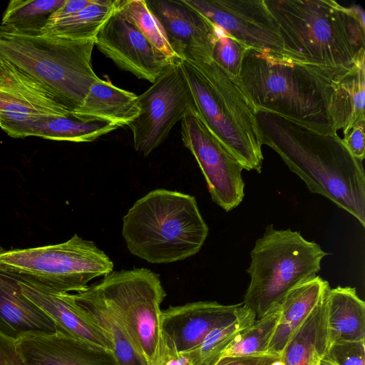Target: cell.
Returning <instances> with one entry per match:
<instances>
[{
	"mask_svg": "<svg viewBox=\"0 0 365 365\" xmlns=\"http://www.w3.org/2000/svg\"><path fill=\"white\" fill-rule=\"evenodd\" d=\"M262 144L276 151L311 192L321 195L365 227V173L336 133L283 115L257 111Z\"/></svg>",
	"mask_w": 365,
	"mask_h": 365,
	"instance_id": "obj_1",
	"label": "cell"
},
{
	"mask_svg": "<svg viewBox=\"0 0 365 365\" xmlns=\"http://www.w3.org/2000/svg\"><path fill=\"white\" fill-rule=\"evenodd\" d=\"M351 68L306 63L249 47L239 79L256 111L274 113L319 131L333 132L331 105L339 83Z\"/></svg>",
	"mask_w": 365,
	"mask_h": 365,
	"instance_id": "obj_2",
	"label": "cell"
},
{
	"mask_svg": "<svg viewBox=\"0 0 365 365\" xmlns=\"http://www.w3.org/2000/svg\"><path fill=\"white\" fill-rule=\"evenodd\" d=\"M287 56L331 67L351 68L365 58L364 11L333 0H264Z\"/></svg>",
	"mask_w": 365,
	"mask_h": 365,
	"instance_id": "obj_3",
	"label": "cell"
},
{
	"mask_svg": "<svg viewBox=\"0 0 365 365\" xmlns=\"http://www.w3.org/2000/svg\"><path fill=\"white\" fill-rule=\"evenodd\" d=\"M207 235L195 197L178 191L152 190L123 217L122 235L128 251L151 264L195 255Z\"/></svg>",
	"mask_w": 365,
	"mask_h": 365,
	"instance_id": "obj_4",
	"label": "cell"
},
{
	"mask_svg": "<svg viewBox=\"0 0 365 365\" xmlns=\"http://www.w3.org/2000/svg\"><path fill=\"white\" fill-rule=\"evenodd\" d=\"M195 107L208 128L243 169L261 173L262 135L257 111L239 78L213 61L180 60Z\"/></svg>",
	"mask_w": 365,
	"mask_h": 365,
	"instance_id": "obj_5",
	"label": "cell"
},
{
	"mask_svg": "<svg viewBox=\"0 0 365 365\" xmlns=\"http://www.w3.org/2000/svg\"><path fill=\"white\" fill-rule=\"evenodd\" d=\"M94 46L95 39L22 35L0 29V58L38 83L71 113L100 79L91 62Z\"/></svg>",
	"mask_w": 365,
	"mask_h": 365,
	"instance_id": "obj_6",
	"label": "cell"
},
{
	"mask_svg": "<svg viewBox=\"0 0 365 365\" xmlns=\"http://www.w3.org/2000/svg\"><path fill=\"white\" fill-rule=\"evenodd\" d=\"M327 255L299 231L268 225L250 252L247 269L250 282L242 304L255 313L257 319L262 317L292 287L316 276Z\"/></svg>",
	"mask_w": 365,
	"mask_h": 365,
	"instance_id": "obj_7",
	"label": "cell"
},
{
	"mask_svg": "<svg viewBox=\"0 0 365 365\" xmlns=\"http://www.w3.org/2000/svg\"><path fill=\"white\" fill-rule=\"evenodd\" d=\"M0 266L58 292H80L92 279L113 269V262L96 244L75 234L59 244L16 248L0 254Z\"/></svg>",
	"mask_w": 365,
	"mask_h": 365,
	"instance_id": "obj_8",
	"label": "cell"
},
{
	"mask_svg": "<svg viewBox=\"0 0 365 365\" xmlns=\"http://www.w3.org/2000/svg\"><path fill=\"white\" fill-rule=\"evenodd\" d=\"M91 287L118 317L146 364L156 365L166 296L159 275L146 268L112 271Z\"/></svg>",
	"mask_w": 365,
	"mask_h": 365,
	"instance_id": "obj_9",
	"label": "cell"
},
{
	"mask_svg": "<svg viewBox=\"0 0 365 365\" xmlns=\"http://www.w3.org/2000/svg\"><path fill=\"white\" fill-rule=\"evenodd\" d=\"M140 113L128 126L136 151L148 156L168 138L190 107L193 96L180 62L169 66L138 96Z\"/></svg>",
	"mask_w": 365,
	"mask_h": 365,
	"instance_id": "obj_10",
	"label": "cell"
},
{
	"mask_svg": "<svg viewBox=\"0 0 365 365\" xmlns=\"http://www.w3.org/2000/svg\"><path fill=\"white\" fill-rule=\"evenodd\" d=\"M181 138L195 158L205 177L212 200L228 212L245 197L243 168L215 137L195 106L181 120Z\"/></svg>",
	"mask_w": 365,
	"mask_h": 365,
	"instance_id": "obj_11",
	"label": "cell"
},
{
	"mask_svg": "<svg viewBox=\"0 0 365 365\" xmlns=\"http://www.w3.org/2000/svg\"><path fill=\"white\" fill-rule=\"evenodd\" d=\"M183 1L214 26L247 46L288 56L278 26L264 0Z\"/></svg>",
	"mask_w": 365,
	"mask_h": 365,
	"instance_id": "obj_12",
	"label": "cell"
},
{
	"mask_svg": "<svg viewBox=\"0 0 365 365\" xmlns=\"http://www.w3.org/2000/svg\"><path fill=\"white\" fill-rule=\"evenodd\" d=\"M71 113L33 79L0 58V128L19 138L29 123Z\"/></svg>",
	"mask_w": 365,
	"mask_h": 365,
	"instance_id": "obj_13",
	"label": "cell"
},
{
	"mask_svg": "<svg viewBox=\"0 0 365 365\" xmlns=\"http://www.w3.org/2000/svg\"><path fill=\"white\" fill-rule=\"evenodd\" d=\"M95 46L121 70L152 83L166 68L178 63L156 50L115 4L96 36Z\"/></svg>",
	"mask_w": 365,
	"mask_h": 365,
	"instance_id": "obj_14",
	"label": "cell"
},
{
	"mask_svg": "<svg viewBox=\"0 0 365 365\" xmlns=\"http://www.w3.org/2000/svg\"><path fill=\"white\" fill-rule=\"evenodd\" d=\"M180 60L212 61L217 28L183 0H145Z\"/></svg>",
	"mask_w": 365,
	"mask_h": 365,
	"instance_id": "obj_15",
	"label": "cell"
},
{
	"mask_svg": "<svg viewBox=\"0 0 365 365\" xmlns=\"http://www.w3.org/2000/svg\"><path fill=\"white\" fill-rule=\"evenodd\" d=\"M26 365H119L112 350L58 331L16 341Z\"/></svg>",
	"mask_w": 365,
	"mask_h": 365,
	"instance_id": "obj_16",
	"label": "cell"
},
{
	"mask_svg": "<svg viewBox=\"0 0 365 365\" xmlns=\"http://www.w3.org/2000/svg\"><path fill=\"white\" fill-rule=\"evenodd\" d=\"M242 304L227 305L215 301H198L170 306L161 311L162 333L173 342L178 351H188L212 330L232 321Z\"/></svg>",
	"mask_w": 365,
	"mask_h": 365,
	"instance_id": "obj_17",
	"label": "cell"
},
{
	"mask_svg": "<svg viewBox=\"0 0 365 365\" xmlns=\"http://www.w3.org/2000/svg\"><path fill=\"white\" fill-rule=\"evenodd\" d=\"M15 274L22 294L53 319L59 331L113 351L110 341L69 293L54 291Z\"/></svg>",
	"mask_w": 365,
	"mask_h": 365,
	"instance_id": "obj_18",
	"label": "cell"
},
{
	"mask_svg": "<svg viewBox=\"0 0 365 365\" xmlns=\"http://www.w3.org/2000/svg\"><path fill=\"white\" fill-rule=\"evenodd\" d=\"M58 331L53 319L22 294L17 276L0 266V334L17 341Z\"/></svg>",
	"mask_w": 365,
	"mask_h": 365,
	"instance_id": "obj_19",
	"label": "cell"
},
{
	"mask_svg": "<svg viewBox=\"0 0 365 365\" xmlns=\"http://www.w3.org/2000/svg\"><path fill=\"white\" fill-rule=\"evenodd\" d=\"M329 288L327 280L316 275L288 291L279 303L281 315L267 353L280 356L294 334L323 299Z\"/></svg>",
	"mask_w": 365,
	"mask_h": 365,
	"instance_id": "obj_20",
	"label": "cell"
},
{
	"mask_svg": "<svg viewBox=\"0 0 365 365\" xmlns=\"http://www.w3.org/2000/svg\"><path fill=\"white\" fill-rule=\"evenodd\" d=\"M327 292L290 339L277 365H320L329 347Z\"/></svg>",
	"mask_w": 365,
	"mask_h": 365,
	"instance_id": "obj_21",
	"label": "cell"
},
{
	"mask_svg": "<svg viewBox=\"0 0 365 365\" xmlns=\"http://www.w3.org/2000/svg\"><path fill=\"white\" fill-rule=\"evenodd\" d=\"M329 346L365 341V303L354 287L329 288L327 294Z\"/></svg>",
	"mask_w": 365,
	"mask_h": 365,
	"instance_id": "obj_22",
	"label": "cell"
},
{
	"mask_svg": "<svg viewBox=\"0 0 365 365\" xmlns=\"http://www.w3.org/2000/svg\"><path fill=\"white\" fill-rule=\"evenodd\" d=\"M69 295L110 341L119 365H148L135 349L122 322L91 285Z\"/></svg>",
	"mask_w": 365,
	"mask_h": 365,
	"instance_id": "obj_23",
	"label": "cell"
},
{
	"mask_svg": "<svg viewBox=\"0 0 365 365\" xmlns=\"http://www.w3.org/2000/svg\"><path fill=\"white\" fill-rule=\"evenodd\" d=\"M140 113L138 96L99 79L90 87L79 108L73 113L110 121L119 127L129 125Z\"/></svg>",
	"mask_w": 365,
	"mask_h": 365,
	"instance_id": "obj_24",
	"label": "cell"
},
{
	"mask_svg": "<svg viewBox=\"0 0 365 365\" xmlns=\"http://www.w3.org/2000/svg\"><path fill=\"white\" fill-rule=\"evenodd\" d=\"M118 128L108 120L71 113L64 117L48 118L31 123L21 130L19 138L36 136L52 140L91 142Z\"/></svg>",
	"mask_w": 365,
	"mask_h": 365,
	"instance_id": "obj_25",
	"label": "cell"
},
{
	"mask_svg": "<svg viewBox=\"0 0 365 365\" xmlns=\"http://www.w3.org/2000/svg\"><path fill=\"white\" fill-rule=\"evenodd\" d=\"M364 59L356 63L341 80L331 108L333 132L349 130L355 123L365 120Z\"/></svg>",
	"mask_w": 365,
	"mask_h": 365,
	"instance_id": "obj_26",
	"label": "cell"
},
{
	"mask_svg": "<svg viewBox=\"0 0 365 365\" xmlns=\"http://www.w3.org/2000/svg\"><path fill=\"white\" fill-rule=\"evenodd\" d=\"M256 319L255 313L242 304L232 321L212 330L198 345L185 351L191 365H212Z\"/></svg>",
	"mask_w": 365,
	"mask_h": 365,
	"instance_id": "obj_27",
	"label": "cell"
},
{
	"mask_svg": "<svg viewBox=\"0 0 365 365\" xmlns=\"http://www.w3.org/2000/svg\"><path fill=\"white\" fill-rule=\"evenodd\" d=\"M115 0H93L81 11L59 19H48L43 34L73 40L95 39L115 9Z\"/></svg>",
	"mask_w": 365,
	"mask_h": 365,
	"instance_id": "obj_28",
	"label": "cell"
},
{
	"mask_svg": "<svg viewBox=\"0 0 365 365\" xmlns=\"http://www.w3.org/2000/svg\"><path fill=\"white\" fill-rule=\"evenodd\" d=\"M66 0H11L2 16L0 29L22 35H38L53 13Z\"/></svg>",
	"mask_w": 365,
	"mask_h": 365,
	"instance_id": "obj_29",
	"label": "cell"
},
{
	"mask_svg": "<svg viewBox=\"0 0 365 365\" xmlns=\"http://www.w3.org/2000/svg\"><path fill=\"white\" fill-rule=\"evenodd\" d=\"M115 8L156 50L174 63L180 61L172 50L161 25L149 9L145 0H115Z\"/></svg>",
	"mask_w": 365,
	"mask_h": 365,
	"instance_id": "obj_30",
	"label": "cell"
},
{
	"mask_svg": "<svg viewBox=\"0 0 365 365\" xmlns=\"http://www.w3.org/2000/svg\"><path fill=\"white\" fill-rule=\"evenodd\" d=\"M281 315L278 304L254 323L229 346L219 359L267 353L269 344L277 328Z\"/></svg>",
	"mask_w": 365,
	"mask_h": 365,
	"instance_id": "obj_31",
	"label": "cell"
},
{
	"mask_svg": "<svg viewBox=\"0 0 365 365\" xmlns=\"http://www.w3.org/2000/svg\"><path fill=\"white\" fill-rule=\"evenodd\" d=\"M248 48L217 28V36L212 50V61L230 75L239 78L243 57Z\"/></svg>",
	"mask_w": 365,
	"mask_h": 365,
	"instance_id": "obj_32",
	"label": "cell"
},
{
	"mask_svg": "<svg viewBox=\"0 0 365 365\" xmlns=\"http://www.w3.org/2000/svg\"><path fill=\"white\" fill-rule=\"evenodd\" d=\"M364 344L365 341L334 344L324 359L336 365H365Z\"/></svg>",
	"mask_w": 365,
	"mask_h": 365,
	"instance_id": "obj_33",
	"label": "cell"
},
{
	"mask_svg": "<svg viewBox=\"0 0 365 365\" xmlns=\"http://www.w3.org/2000/svg\"><path fill=\"white\" fill-rule=\"evenodd\" d=\"M364 128L365 120L357 121L349 130L344 132L342 139L350 153L361 162L365 156Z\"/></svg>",
	"mask_w": 365,
	"mask_h": 365,
	"instance_id": "obj_34",
	"label": "cell"
},
{
	"mask_svg": "<svg viewBox=\"0 0 365 365\" xmlns=\"http://www.w3.org/2000/svg\"><path fill=\"white\" fill-rule=\"evenodd\" d=\"M156 365H191L187 354L178 351L173 342L162 333V340Z\"/></svg>",
	"mask_w": 365,
	"mask_h": 365,
	"instance_id": "obj_35",
	"label": "cell"
},
{
	"mask_svg": "<svg viewBox=\"0 0 365 365\" xmlns=\"http://www.w3.org/2000/svg\"><path fill=\"white\" fill-rule=\"evenodd\" d=\"M279 355L271 353L226 356L217 359L212 365H277Z\"/></svg>",
	"mask_w": 365,
	"mask_h": 365,
	"instance_id": "obj_36",
	"label": "cell"
},
{
	"mask_svg": "<svg viewBox=\"0 0 365 365\" xmlns=\"http://www.w3.org/2000/svg\"><path fill=\"white\" fill-rule=\"evenodd\" d=\"M0 365H26L16 346V341L0 334Z\"/></svg>",
	"mask_w": 365,
	"mask_h": 365,
	"instance_id": "obj_37",
	"label": "cell"
},
{
	"mask_svg": "<svg viewBox=\"0 0 365 365\" xmlns=\"http://www.w3.org/2000/svg\"><path fill=\"white\" fill-rule=\"evenodd\" d=\"M93 0H66L64 4L51 14L48 19L54 20L67 17L83 10Z\"/></svg>",
	"mask_w": 365,
	"mask_h": 365,
	"instance_id": "obj_38",
	"label": "cell"
},
{
	"mask_svg": "<svg viewBox=\"0 0 365 365\" xmlns=\"http://www.w3.org/2000/svg\"><path fill=\"white\" fill-rule=\"evenodd\" d=\"M320 365H336L335 364L328 361V360H326L324 359H322Z\"/></svg>",
	"mask_w": 365,
	"mask_h": 365,
	"instance_id": "obj_39",
	"label": "cell"
},
{
	"mask_svg": "<svg viewBox=\"0 0 365 365\" xmlns=\"http://www.w3.org/2000/svg\"><path fill=\"white\" fill-rule=\"evenodd\" d=\"M5 250H5V249H4V247H1V244H0V254H1V253H2V252H4Z\"/></svg>",
	"mask_w": 365,
	"mask_h": 365,
	"instance_id": "obj_40",
	"label": "cell"
}]
</instances>
